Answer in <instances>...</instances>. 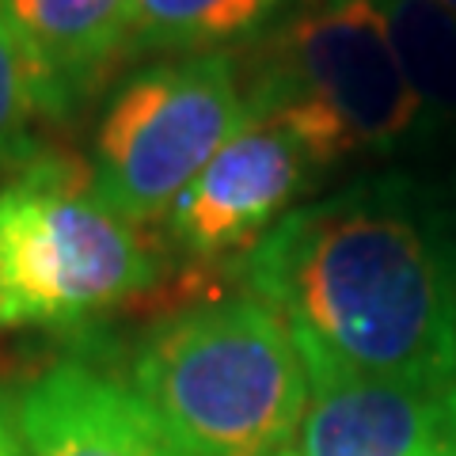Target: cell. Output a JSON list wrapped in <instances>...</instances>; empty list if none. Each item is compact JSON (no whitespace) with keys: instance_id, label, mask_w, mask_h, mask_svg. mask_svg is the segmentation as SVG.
I'll list each match as a JSON object with an SVG mask.
<instances>
[{"instance_id":"13","label":"cell","mask_w":456,"mask_h":456,"mask_svg":"<svg viewBox=\"0 0 456 456\" xmlns=\"http://www.w3.org/2000/svg\"><path fill=\"white\" fill-rule=\"evenodd\" d=\"M0 456H27V449H23V437H20L16 411H8L4 395H0Z\"/></svg>"},{"instance_id":"9","label":"cell","mask_w":456,"mask_h":456,"mask_svg":"<svg viewBox=\"0 0 456 456\" xmlns=\"http://www.w3.org/2000/svg\"><path fill=\"white\" fill-rule=\"evenodd\" d=\"M42 84L46 118L84 107L130 50L134 0H0Z\"/></svg>"},{"instance_id":"14","label":"cell","mask_w":456,"mask_h":456,"mask_svg":"<svg viewBox=\"0 0 456 456\" xmlns=\"http://www.w3.org/2000/svg\"><path fill=\"white\" fill-rule=\"evenodd\" d=\"M437 4H445V8H452V12H456V0H437Z\"/></svg>"},{"instance_id":"1","label":"cell","mask_w":456,"mask_h":456,"mask_svg":"<svg viewBox=\"0 0 456 456\" xmlns=\"http://www.w3.org/2000/svg\"><path fill=\"white\" fill-rule=\"evenodd\" d=\"M308 377L456 388V255L411 175H369L297 206L244 255Z\"/></svg>"},{"instance_id":"11","label":"cell","mask_w":456,"mask_h":456,"mask_svg":"<svg viewBox=\"0 0 456 456\" xmlns=\"http://www.w3.org/2000/svg\"><path fill=\"white\" fill-rule=\"evenodd\" d=\"M285 0H134L130 50L221 53L281 12Z\"/></svg>"},{"instance_id":"5","label":"cell","mask_w":456,"mask_h":456,"mask_svg":"<svg viewBox=\"0 0 456 456\" xmlns=\"http://www.w3.org/2000/svg\"><path fill=\"white\" fill-rule=\"evenodd\" d=\"M248 122L236 61L228 53H183L141 69L99 118L92 183L134 224L160 221Z\"/></svg>"},{"instance_id":"6","label":"cell","mask_w":456,"mask_h":456,"mask_svg":"<svg viewBox=\"0 0 456 456\" xmlns=\"http://www.w3.org/2000/svg\"><path fill=\"white\" fill-rule=\"evenodd\" d=\"M323 171L285 126L248 114L236 137L213 156L167 213V232L183 255L217 263L251 251Z\"/></svg>"},{"instance_id":"3","label":"cell","mask_w":456,"mask_h":456,"mask_svg":"<svg viewBox=\"0 0 456 456\" xmlns=\"http://www.w3.org/2000/svg\"><path fill=\"white\" fill-rule=\"evenodd\" d=\"M160 278V248L99 198L92 167L31 152L0 187V327H77Z\"/></svg>"},{"instance_id":"16","label":"cell","mask_w":456,"mask_h":456,"mask_svg":"<svg viewBox=\"0 0 456 456\" xmlns=\"http://www.w3.org/2000/svg\"><path fill=\"white\" fill-rule=\"evenodd\" d=\"M281 456H293V452H281Z\"/></svg>"},{"instance_id":"7","label":"cell","mask_w":456,"mask_h":456,"mask_svg":"<svg viewBox=\"0 0 456 456\" xmlns=\"http://www.w3.org/2000/svg\"><path fill=\"white\" fill-rule=\"evenodd\" d=\"M301 456H456V388L312 377Z\"/></svg>"},{"instance_id":"8","label":"cell","mask_w":456,"mask_h":456,"mask_svg":"<svg viewBox=\"0 0 456 456\" xmlns=\"http://www.w3.org/2000/svg\"><path fill=\"white\" fill-rule=\"evenodd\" d=\"M16 422L27 456H179L130 384L88 362H57L23 388Z\"/></svg>"},{"instance_id":"10","label":"cell","mask_w":456,"mask_h":456,"mask_svg":"<svg viewBox=\"0 0 456 456\" xmlns=\"http://www.w3.org/2000/svg\"><path fill=\"white\" fill-rule=\"evenodd\" d=\"M395 57L415 92L422 137L456 122V12L437 0H380Z\"/></svg>"},{"instance_id":"4","label":"cell","mask_w":456,"mask_h":456,"mask_svg":"<svg viewBox=\"0 0 456 456\" xmlns=\"http://www.w3.org/2000/svg\"><path fill=\"white\" fill-rule=\"evenodd\" d=\"M248 114L285 126L320 171L422 137L380 0H305L270 35Z\"/></svg>"},{"instance_id":"2","label":"cell","mask_w":456,"mask_h":456,"mask_svg":"<svg viewBox=\"0 0 456 456\" xmlns=\"http://www.w3.org/2000/svg\"><path fill=\"white\" fill-rule=\"evenodd\" d=\"M130 388L179 456H281L312 403L293 331L255 297H209L156 320Z\"/></svg>"},{"instance_id":"12","label":"cell","mask_w":456,"mask_h":456,"mask_svg":"<svg viewBox=\"0 0 456 456\" xmlns=\"http://www.w3.org/2000/svg\"><path fill=\"white\" fill-rule=\"evenodd\" d=\"M38 118H46L38 73L0 12V164H20L31 156V130Z\"/></svg>"},{"instance_id":"15","label":"cell","mask_w":456,"mask_h":456,"mask_svg":"<svg viewBox=\"0 0 456 456\" xmlns=\"http://www.w3.org/2000/svg\"><path fill=\"white\" fill-rule=\"evenodd\" d=\"M452 255H456V221H452Z\"/></svg>"}]
</instances>
